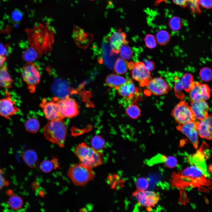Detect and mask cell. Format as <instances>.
<instances>
[{"label":"cell","mask_w":212,"mask_h":212,"mask_svg":"<svg viewBox=\"0 0 212 212\" xmlns=\"http://www.w3.org/2000/svg\"><path fill=\"white\" fill-rule=\"evenodd\" d=\"M205 162L192 165L184 170L172 175L170 183L172 186L180 189L186 187H198L206 189L209 187L211 181Z\"/></svg>","instance_id":"1"},{"label":"cell","mask_w":212,"mask_h":212,"mask_svg":"<svg viewBox=\"0 0 212 212\" xmlns=\"http://www.w3.org/2000/svg\"><path fill=\"white\" fill-rule=\"evenodd\" d=\"M25 31L29 44L36 50L39 58L43 54L47 55L51 53L54 42L55 30L48 22L39 23L32 29L26 28Z\"/></svg>","instance_id":"2"},{"label":"cell","mask_w":212,"mask_h":212,"mask_svg":"<svg viewBox=\"0 0 212 212\" xmlns=\"http://www.w3.org/2000/svg\"><path fill=\"white\" fill-rule=\"evenodd\" d=\"M67 130V126L62 120H49L44 128L43 134L47 140L63 147Z\"/></svg>","instance_id":"3"},{"label":"cell","mask_w":212,"mask_h":212,"mask_svg":"<svg viewBox=\"0 0 212 212\" xmlns=\"http://www.w3.org/2000/svg\"><path fill=\"white\" fill-rule=\"evenodd\" d=\"M74 152L81 163L91 168L100 165L103 163L100 153L85 143H81L75 147Z\"/></svg>","instance_id":"4"},{"label":"cell","mask_w":212,"mask_h":212,"mask_svg":"<svg viewBox=\"0 0 212 212\" xmlns=\"http://www.w3.org/2000/svg\"><path fill=\"white\" fill-rule=\"evenodd\" d=\"M92 168L81 163L75 164L69 168L68 175L75 185L83 186L94 178Z\"/></svg>","instance_id":"5"},{"label":"cell","mask_w":212,"mask_h":212,"mask_svg":"<svg viewBox=\"0 0 212 212\" xmlns=\"http://www.w3.org/2000/svg\"><path fill=\"white\" fill-rule=\"evenodd\" d=\"M38 66L33 62H27L23 66L21 76L31 93L35 92L36 86L40 80Z\"/></svg>","instance_id":"6"},{"label":"cell","mask_w":212,"mask_h":212,"mask_svg":"<svg viewBox=\"0 0 212 212\" xmlns=\"http://www.w3.org/2000/svg\"><path fill=\"white\" fill-rule=\"evenodd\" d=\"M54 98L64 118L74 117L79 113L77 103L74 99L70 97L68 95L61 99L57 97H54Z\"/></svg>","instance_id":"7"},{"label":"cell","mask_w":212,"mask_h":212,"mask_svg":"<svg viewBox=\"0 0 212 212\" xmlns=\"http://www.w3.org/2000/svg\"><path fill=\"white\" fill-rule=\"evenodd\" d=\"M171 115L179 124H184L196 120L188 104L183 101L180 102L172 110Z\"/></svg>","instance_id":"8"},{"label":"cell","mask_w":212,"mask_h":212,"mask_svg":"<svg viewBox=\"0 0 212 212\" xmlns=\"http://www.w3.org/2000/svg\"><path fill=\"white\" fill-rule=\"evenodd\" d=\"M128 68L131 70L132 77L139 82L141 86H146L152 79L150 71L147 69L143 62L128 63Z\"/></svg>","instance_id":"9"},{"label":"cell","mask_w":212,"mask_h":212,"mask_svg":"<svg viewBox=\"0 0 212 212\" xmlns=\"http://www.w3.org/2000/svg\"><path fill=\"white\" fill-rule=\"evenodd\" d=\"M132 196L136 199L140 206L148 208L155 207L160 200L158 193L150 191L137 189Z\"/></svg>","instance_id":"10"},{"label":"cell","mask_w":212,"mask_h":212,"mask_svg":"<svg viewBox=\"0 0 212 212\" xmlns=\"http://www.w3.org/2000/svg\"><path fill=\"white\" fill-rule=\"evenodd\" d=\"M40 107L43 111L46 117L49 120H62L64 118L54 97L49 101L42 100Z\"/></svg>","instance_id":"11"},{"label":"cell","mask_w":212,"mask_h":212,"mask_svg":"<svg viewBox=\"0 0 212 212\" xmlns=\"http://www.w3.org/2000/svg\"><path fill=\"white\" fill-rule=\"evenodd\" d=\"M199 121H191L184 124H179L177 129L185 135L191 142L195 148L199 143L197 127Z\"/></svg>","instance_id":"12"},{"label":"cell","mask_w":212,"mask_h":212,"mask_svg":"<svg viewBox=\"0 0 212 212\" xmlns=\"http://www.w3.org/2000/svg\"><path fill=\"white\" fill-rule=\"evenodd\" d=\"M189 97L191 102L206 101L210 97V89L206 84L194 82L192 88L189 91Z\"/></svg>","instance_id":"13"},{"label":"cell","mask_w":212,"mask_h":212,"mask_svg":"<svg viewBox=\"0 0 212 212\" xmlns=\"http://www.w3.org/2000/svg\"><path fill=\"white\" fill-rule=\"evenodd\" d=\"M146 86L151 94L157 95L166 94L172 90L168 84L161 77L152 79Z\"/></svg>","instance_id":"14"},{"label":"cell","mask_w":212,"mask_h":212,"mask_svg":"<svg viewBox=\"0 0 212 212\" xmlns=\"http://www.w3.org/2000/svg\"><path fill=\"white\" fill-rule=\"evenodd\" d=\"M126 39V34L120 29L114 32L109 36V40L111 54L119 53L121 47L123 45L127 44L129 43Z\"/></svg>","instance_id":"15"},{"label":"cell","mask_w":212,"mask_h":212,"mask_svg":"<svg viewBox=\"0 0 212 212\" xmlns=\"http://www.w3.org/2000/svg\"><path fill=\"white\" fill-rule=\"evenodd\" d=\"M210 156L208 146L206 143H204L195 154L188 155L187 159L191 165H196L205 162Z\"/></svg>","instance_id":"16"},{"label":"cell","mask_w":212,"mask_h":212,"mask_svg":"<svg viewBox=\"0 0 212 212\" xmlns=\"http://www.w3.org/2000/svg\"><path fill=\"white\" fill-rule=\"evenodd\" d=\"M9 96L0 99V115L6 118L15 115L19 110Z\"/></svg>","instance_id":"17"},{"label":"cell","mask_w":212,"mask_h":212,"mask_svg":"<svg viewBox=\"0 0 212 212\" xmlns=\"http://www.w3.org/2000/svg\"><path fill=\"white\" fill-rule=\"evenodd\" d=\"M117 88L118 95L126 100H132L138 95L137 88L131 80H127Z\"/></svg>","instance_id":"18"},{"label":"cell","mask_w":212,"mask_h":212,"mask_svg":"<svg viewBox=\"0 0 212 212\" xmlns=\"http://www.w3.org/2000/svg\"><path fill=\"white\" fill-rule=\"evenodd\" d=\"M190 106L196 119L201 120L208 117L209 107L206 101L191 102Z\"/></svg>","instance_id":"19"},{"label":"cell","mask_w":212,"mask_h":212,"mask_svg":"<svg viewBox=\"0 0 212 212\" xmlns=\"http://www.w3.org/2000/svg\"><path fill=\"white\" fill-rule=\"evenodd\" d=\"M212 116L198 122L197 127L198 134L201 138L208 140L212 139Z\"/></svg>","instance_id":"20"},{"label":"cell","mask_w":212,"mask_h":212,"mask_svg":"<svg viewBox=\"0 0 212 212\" xmlns=\"http://www.w3.org/2000/svg\"><path fill=\"white\" fill-rule=\"evenodd\" d=\"M73 34L74 39L77 44L82 43L88 45L93 38L92 34L85 32L80 27L74 24Z\"/></svg>","instance_id":"21"},{"label":"cell","mask_w":212,"mask_h":212,"mask_svg":"<svg viewBox=\"0 0 212 212\" xmlns=\"http://www.w3.org/2000/svg\"><path fill=\"white\" fill-rule=\"evenodd\" d=\"M22 158L24 162L29 167L35 168L39 164V159L36 152L31 149L24 151L22 154Z\"/></svg>","instance_id":"22"},{"label":"cell","mask_w":212,"mask_h":212,"mask_svg":"<svg viewBox=\"0 0 212 212\" xmlns=\"http://www.w3.org/2000/svg\"><path fill=\"white\" fill-rule=\"evenodd\" d=\"M13 82L9 73L6 66L3 65L0 67V87L10 88L12 87Z\"/></svg>","instance_id":"23"},{"label":"cell","mask_w":212,"mask_h":212,"mask_svg":"<svg viewBox=\"0 0 212 212\" xmlns=\"http://www.w3.org/2000/svg\"><path fill=\"white\" fill-rule=\"evenodd\" d=\"M125 77L114 74L108 75L106 77L105 83L110 87H118L125 83L127 81Z\"/></svg>","instance_id":"24"},{"label":"cell","mask_w":212,"mask_h":212,"mask_svg":"<svg viewBox=\"0 0 212 212\" xmlns=\"http://www.w3.org/2000/svg\"><path fill=\"white\" fill-rule=\"evenodd\" d=\"M107 180L112 188L118 189L124 186L125 181L117 175L113 174L109 175Z\"/></svg>","instance_id":"25"},{"label":"cell","mask_w":212,"mask_h":212,"mask_svg":"<svg viewBox=\"0 0 212 212\" xmlns=\"http://www.w3.org/2000/svg\"><path fill=\"white\" fill-rule=\"evenodd\" d=\"M128 62L121 57L118 58L116 60L114 65L115 71L117 74H123L127 71Z\"/></svg>","instance_id":"26"},{"label":"cell","mask_w":212,"mask_h":212,"mask_svg":"<svg viewBox=\"0 0 212 212\" xmlns=\"http://www.w3.org/2000/svg\"><path fill=\"white\" fill-rule=\"evenodd\" d=\"M180 79L184 90L186 92H189L193 87L194 83L192 75L189 73H186Z\"/></svg>","instance_id":"27"},{"label":"cell","mask_w":212,"mask_h":212,"mask_svg":"<svg viewBox=\"0 0 212 212\" xmlns=\"http://www.w3.org/2000/svg\"><path fill=\"white\" fill-rule=\"evenodd\" d=\"M39 56L36 50L33 47L27 48L22 53V57L24 61L27 62H32Z\"/></svg>","instance_id":"28"},{"label":"cell","mask_w":212,"mask_h":212,"mask_svg":"<svg viewBox=\"0 0 212 212\" xmlns=\"http://www.w3.org/2000/svg\"><path fill=\"white\" fill-rule=\"evenodd\" d=\"M58 162L55 158L51 161L44 160L40 164V168L44 173H47L51 172L53 168H56L58 166Z\"/></svg>","instance_id":"29"},{"label":"cell","mask_w":212,"mask_h":212,"mask_svg":"<svg viewBox=\"0 0 212 212\" xmlns=\"http://www.w3.org/2000/svg\"><path fill=\"white\" fill-rule=\"evenodd\" d=\"M26 130L31 133L37 132L40 128V124L38 121L35 118H31L27 120L25 124Z\"/></svg>","instance_id":"30"},{"label":"cell","mask_w":212,"mask_h":212,"mask_svg":"<svg viewBox=\"0 0 212 212\" xmlns=\"http://www.w3.org/2000/svg\"><path fill=\"white\" fill-rule=\"evenodd\" d=\"M156 40L158 43L161 45H165L170 42V36L169 33L165 30L159 31L156 34Z\"/></svg>","instance_id":"31"},{"label":"cell","mask_w":212,"mask_h":212,"mask_svg":"<svg viewBox=\"0 0 212 212\" xmlns=\"http://www.w3.org/2000/svg\"><path fill=\"white\" fill-rule=\"evenodd\" d=\"M126 113L130 118L136 119L141 115V110L137 105L132 104L130 105L126 109Z\"/></svg>","instance_id":"32"},{"label":"cell","mask_w":212,"mask_h":212,"mask_svg":"<svg viewBox=\"0 0 212 212\" xmlns=\"http://www.w3.org/2000/svg\"><path fill=\"white\" fill-rule=\"evenodd\" d=\"M9 207L13 210H18L22 206L23 202L22 198L18 196H13L8 200Z\"/></svg>","instance_id":"33"},{"label":"cell","mask_w":212,"mask_h":212,"mask_svg":"<svg viewBox=\"0 0 212 212\" xmlns=\"http://www.w3.org/2000/svg\"><path fill=\"white\" fill-rule=\"evenodd\" d=\"M174 91L175 96L178 98L183 100L185 95L183 92L184 90L180 79L178 77L174 78Z\"/></svg>","instance_id":"34"},{"label":"cell","mask_w":212,"mask_h":212,"mask_svg":"<svg viewBox=\"0 0 212 212\" xmlns=\"http://www.w3.org/2000/svg\"><path fill=\"white\" fill-rule=\"evenodd\" d=\"M91 144L92 147L97 150L104 148L105 145V141L101 136L96 135L92 138Z\"/></svg>","instance_id":"35"},{"label":"cell","mask_w":212,"mask_h":212,"mask_svg":"<svg viewBox=\"0 0 212 212\" xmlns=\"http://www.w3.org/2000/svg\"><path fill=\"white\" fill-rule=\"evenodd\" d=\"M119 53L121 58L125 60L130 59L132 54V49L127 44L123 45L121 47Z\"/></svg>","instance_id":"36"},{"label":"cell","mask_w":212,"mask_h":212,"mask_svg":"<svg viewBox=\"0 0 212 212\" xmlns=\"http://www.w3.org/2000/svg\"><path fill=\"white\" fill-rule=\"evenodd\" d=\"M169 25L172 30L173 31H178L182 27L181 20L180 18L178 16H173L170 19Z\"/></svg>","instance_id":"37"},{"label":"cell","mask_w":212,"mask_h":212,"mask_svg":"<svg viewBox=\"0 0 212 212\" xmlns=\"http://www.w3.org/2000/svg\"><path fill=\"white\" fill-rule=\"evenodd\" d=\"M199 75L201 79L204 82L210 81L212 79V70L208 67H204L200 71Z\"/></svg>","instance_id":"38"},{"label":"cell","mask_w":212,"mask_h":212,"mask_svg":"<svg viewBox=\"0 0 212 212\" xmlns=\"http://www.w3.org/2000/svg\"><path fill=\"white\" fill-rule=\"evenodd\" d=\"M136 186L137 190L140 191L146 190L149 186L148 180L145 177L138 178L136 180Z\"/></svg>","instance_id":"39"},{"label":"cell","mask_w":212,"mask_h":212,"mask_svg":"<svg viewBox=\"0 0 212 212\" xmlns=\"http://www.w3.org/2000/svg\"><path fill=\"white\" fill-rule=\"evenodd\" d=\"M144 41L146 46L149 48L153 49L156 46V39L152 34H148L146 35L144 38Z\"/></svg>","instance_id":"40"},{"label":"cell","mask_w":212,"mask_h":212,"mask_svg":"<svg viewBox=\"0 0 212 212\" xmlns=\"http://www.w3.org/2000/svg\"><path fill=\"white\" fill-rule=\"evenodd\" d=\"M164 163L167 167L172 168L176 166L177 164V160L175 157L169 156L166 157Z\"/></svg>","instance_id":"41"},{"label":"cell","mask_w":212,"mask_h":212,"mask_svg":"<svg viewBox=\"0 0 212 212\" xmlns=\"http://www.w3.org/2000/svg\"><path fill=\"white\" fill-rule=\"evenodd\" d=\"M188 5L194 12H200V9L198 0H188Z\"/></svg>","instance_id":"42"},{"label":"cell","mask_w":212,"mask_h":212,"mask_svg":"<svg viewBox=\"0 0 212 212\" xmlns=\"http://www.w3.org/2000/svg\"><path fill=\"white\" fill-rule=\"evenodd\" d=\"M11 16L12 19L14 21L18 22L21 20L22 15L20 11L18 10H16L12 12Z\"/></svg>","instance_id":"43"},{"label":"cell","mask_w":212,"mask_h":212,"mask_svg":"<svg viewBox=\"0 0 212 212\" xmlns=\"http://www.w3.org/2000/svg\"><path fill=\"white\" fill-rule=\"evenodd\" d=\"M143 62L147 69L150 71H153L155 69V64L153 62L148 59H145Z\"/></svg>","instance_id":"44"},{"label":"cell","mask_w":212,"mask_h":212,"mask_svg":"<svg viewBox=\"0 0 212 212\" xmlns=\"http://www.w3.org/2000/svg\"><path fill=\"white\" fill-rule=\"evenodd\" d=\"M212 0H198L201 6L207 9H210L212 7Z\"/></svg>","instance_id":"45"},{"label":"cell","mask_w":212,"mask_h":212,"mask_svg":"<svg viewBox=\"0 0 212 212\" xmlns=\"http://www.w3.org/2000/svg\"><path fill=\"white\" fill-rule=\"evenodd\" d=\"M3 173L2 170L0 168V190L8 184L7 181L3 176Z\"/></svg>","instance_id":"46"},{"label":"cell","mask_w":212,"mask_h":212,"mask_svg":"<svg viewBox=\"0 0 212 212\" xmlns=\"http://www.w3.org/2000/svg\"><path fill=\"white\" fill-rule=\"evenodd\" d=\"M188 0H173L175 4L182 7H185L188 5Z\"/></svg>","instance_id":"47"},{"label":"cell","mask_w":212,"mask_h":212,"mask_svg":"<svg viewBox=\"0 0 212 212\" xmlns=\"http://www.w3.org/2000/svg\"><path fill=\"white\" fill-rule=\"evenodd\" d=\"M7 53L6 49L3 45L0 44V54L5 56Z\"/></svg>","instance_id":"48"},{"label":"cell","mask_w":212,"mask_h":212,"mask_svg":"<svg viewBox=\"0 0 212 212\" xmlns=\"http://www.w3.org/2000/svg\"><path fill=\"white\" fill-rule=\"evenodd\" d=\"M6 59V57L5 56L2 55L0 54V67L2 66Z\"/></svg>","instance_id":"49"},{"label":"cell","mask_w":212,"mask_h":212,"mask_svg":"<svg viewBox=\"0 0 212 212\" xmlns=\"http://www.w3.org/2000/svg\"><path fill=\"white\" fill-rule=\"evenodd\" d=\"M2 0L3 1H7V0Z\"/></svg>","instance_id":"50"},{"label":"cell","mask_w":212,"mask_h":212,"mask_svg":"<svg viewBox=\"0 0 212 212\" xmlns=\"http://www.w3.org/2000/svg\"></svg>","instance_id":"51"}]
</instances>
